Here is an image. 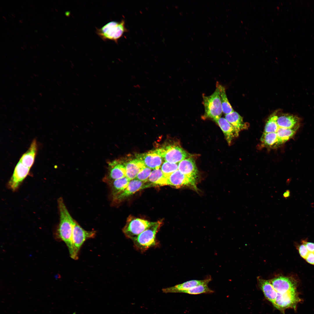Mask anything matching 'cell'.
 <instances>
[{"label":"cell","mask_w":314,"mask_h":314,"mask_svg":"<svg viewBox=\"0 0 314 314\" xmlns=\"http://www.w3.org/2000/svg\"><path fill=\"white\" fill-rule=\"evenodd\" d=\"M259 286L265 298L272 304L274 303L277 295V292L274 288L269 280L258 278Z\"/></svg>","instance_id":"cell-20"},{"label":"cell","mask_w":314,"mask_h":314,"mask_svg":"<svg viewBox=\"0 0 314 314\" xmlns=\"http://www.w3.org/2000/svg\"><path fill=\"white\" fill-rule=\"evenodd\" d=\"M153 222L130 216L127 219L122 231L126 238L131 239L149 227Z\"/></svg>","instance_id":"cell-8"},{"label":"cell","mask_w":314,"mask_h":314,"mask_svg":"<svg viewBox=\"0 0 314 314\" xmlns=\"http://www.w3.org/2000/svg\"><path fill=\"white\" fill-rule=\"evenodd\" d=\"M203 100L205 108L204 117L212 119L214 121L221 117L223 112L220 90L217 84L213 93L209 96H203Z\"/></svg>","instance_id":"cell-4"},{"label":"cell","mask_w":314,"mask_h":314,"mask_svg":"<svg viewBox=\"0 0 314 314\" xmlns=\"http://www.w3.org/2000/svg\"><path fill=\"white\" fill-rule=\"evenodd\" d=\"M58 204L60 215V221L57 230L58 237L65 243L70 257L73 259L72 234L74 219L69 213L62 197L58 199Z\"/></svg>","instance_id":"cell-1"},{"label":"cell","mask_w":314,"mask_h":314,"mask_svg":"<svg viewBox=\"0 0 314 314\" xmlns=\"http://www.w3.org/2000/svg\"><path fill=\"white\" fill-rule=\"evenodd\" d=\"M135 156L141 161L145 166L151 169H159L162 163V158L157 154L154 150L148 152L137 154Z\"/></svg>","instance_id":"cell-14"},{"label":"cell","mask_w":314,"mask_h":314,"mask_svg":"<svg viewBox=\"0 0 314 314\" xmlns=\"http://www.w3.org/2000/svg\"><path fill=\"white\" fill-rule=\"evenodd\" d=\"M151 187L148 182L139 181L136 179L131 180L127 188L122 192L113 198L114 202L118 203L142 189Z\"/></svg>","instance_id":"cell-9"},{"label":"cell","mask_w":314,"mask_h":314,"mask_svg":"<svg viewBox=\"0 0 314 314\" xmlns=\"http://www.w3.org/2000/svg\"><path fill=\"white\" fill-rule=\"evenodd\" d=\"M301 242L306 247L309 252L314 253V243L302 240Z\"/></svg>","instance_id":"cell-33"},{"label":"cell","mask_w":314,"mask_h":314,"mask_svg":"<svg viewBox=\"0 0 314 314\" xmlns=\"http://www.w3.org/2000/svg\"><path fill=\"white\" fill-rule=\"evenodd\" d=\"M305 260L308 263L314 265V253L309 252Z\"/></svg>","instance_id":"cell-34"},{"label":"cell","mask_w":314,"mask_h":314,"mask_svg":"<svg viewBox=\"0 0 314 314\" xmlns=\"http://www.w3.org/2000/svg\"><path fill=\"white\" fill-rule=\"evenodd\" d=\"M261 141L263 144L271 148H275L281 144L276 133L263 132Z\"/></svg>","instance_id":"cell-25"},{"label":"cell","mask_w":314,"mask_h":314,"mask_svg":"<svg viewBox=\"0 0 314 314\" xmlns=\"http://www.w3.org/2000/svg\"><path fill=\"white\" fill-rule=\"evenodd\" d=\"M162 224L161 221L153 222L149 227L138 236L132 238L135 248L143 253L151 248L158 247L159 242L156 236Z\"/></svg>","instance_id":"cell-2"},{"label":"cell","mask_w":314,"mask_h":314,"mask_svg":"<svg viewBox=\"0 0 314 314\" xmlns=\"http://www.w3.org/2000/svg\"><path fill=\"white\" fill-rule=\"evenodd\" d=\"M95 231H87L83 229L75 220L73 222L72 242L74 253V259L77 260L82 245L87 240L95 237Z\"/></svg>","instance_id":"cell-6"},{"label":"cell","mask_w":314,"mask_h":314,"mask_svg":"<svg viewBox=\"0 0 314 314\" xmlns=\"http://www.w3.org/2000/svg\"><path fill=\"white\" fill-rule=\"evenodd\" d=\"M147 181L153 186L167 185V177L161 169L154 170L151 171Z\"/></svg>","instance_id":"cell-24"},{"label":"cell","mask_w":314,"mask_h":314,"mask_svg":"<svg viewBox=\"0 0 314 314\" xmlns=\"http://www.w3.org/2000/svg\"><path fill=\"white\" fill-rule=\"evenodd\" d=\"M130 181L126 176L107 183L110 186L113 198L123 191L128 186Z\"/></svg>","instance_id":"cell-22"},{"label":"cell","mask_w":314,"mask_h":314,"mask_svg":"<svg viewBox=\"0 0 314 314\" xmlns=\"http://www.w3.org/2000/svg\"><path fill=\"white\" fill-rule=\"evenodd\" d=\"M178 170L188 178L196 181L198 170L194 159L186 158L179 163Z\"/></svg>","instance_id":"cell-16"},{"label":"cell","mask_w":314,"mask_h":314,"mask_svg":"<svg viewBox=\"0 0 314 314\" xmlns=\"http://www.w3.org/2000/svg\"><path fill=\"white\" fill-rule=\"evenodd\" d=\"M225 118L239 132L248 128V126L243 122L242 117L235 111L226 115Z\"/></svg>","instance_id":"cell-23"},{"label":"cell","mask_w":314,"mask_h":314,"mask_svg":"<svg viewBox=\"0 0 314 314\" xmlns=\"http://www.w3.org/2000/svg\"><path fill=\"white\" fill-rule=\"evenodd\" d=\"M165 162L177 163L187 158L188 154L181 147L171 144L154 150Z\"/></svg>","instance_id":"cell-7"},{"label":"cell","mask_w":314,"mask_h":314,"mask_svg":"<svg viewBox=\"0 0 314 314\" xmlns=\"http://www.w3.org/2000/svg\"><path fill=\"white\" fill-rule=\"evenodd\" d=\"M216 84L219 88L222 112L226 115L234 111L230 104L226 93L224 88L217 82Z\"/></svg>","instance_id":"cell-26"},{"label":"cell","mask_w":314,"mask_h":314,"mask_svg":"<svg viewBox=\"0 0 314 314\" xmlns=\"http://www.w3.org/2000/svg\"><path fill=\"white\" fill-rule=\"evenodd\" d=\"M116 160L109 162L108 170L104 180L107 183L126 176V169L124 165Z\"/></svg>","instance_id":"cell-15"},{"label":"cell","mask_w":314,"mask_h":314,"mask_svg":"<svg viewBox=\"0 0 314 314\" xmlns=\"http://www.w3.org/2000/svg\"><path fill=\"white\" fill-rule=\"evenodd\" d=\"M214 121L218 125L223 132L228 144H231L233 140L238 136L239 132L225 118L220 117Z\"/></svg>","instance_id":"cell-17"},{"label":"cell","mask_w":314,"mask_h":314,"mask_svg":"<svg viewBox=\"0 0 314 314\" xmlns=\"http://www.w3.org/2000/svg\"><path fill=\"white\" fill-rule=\"evenodd\" d=\"M37 151V144L34 140L28 150L21 156L19 161L24 165L31 168L33 165Z\"/></svg>","instance_id":"cell-21"},{"label":"cell","mask_w":314,"mask_h":314,"mask_svg":"<svg viewBox=\"0 0 314 314\" xmlns=\"http://www.w3.org/2000/svg\"><path fill=\"white\" fill-rule=\"evenodd\" d=\"M297 248L300 256L305 259L309 253L306 246L302 244L298 246Z\"/></svg>","instance_id":"cell-32"},{"label":"cell","mask_w":314,"mask_h":314,"mask_svg":"<svg viewBox=\"0 0 314 314\" xmlns=\"http://www.w3.org/2000/svg\"><path fill=\"white\" fill-rule=\"evenodd\" d=\"M301 301L297 289H295L284 293L277 292L276 297L273 305L284 313L285 310L288 308L295 310L297 304Z\"/></svg>","instance_id":"cell-5"},{"label":"cell","mask_w":314,"mask_h":314,"mask_svg":"<svg viewBox=\"0 0 314 314\" xmlns=\"http://www.w3.org/2000/svg\"><path fill=\"white\" fill-rule=\"evenodd\" d=\"M270 281L277 292L284 293L297 289V283L288 277L280 276L270 280Z\"/></svg>","instance_id":"cell-12"},{"label":"cell","mask_w":314,"mask_h":314,"mask_svg":"<svg viewBox=\"0 0 314 314\" xmlns=\"http://www.w3.org/2000/svg\"><path fill=\"white\" fill-rule=\"evenodd\" d=\"M196 182L185 175L178 170L167 177V185L176 188L187 186L197 190Z\"/></svg>","instance_id":"cell-11"},{"label":"cell","mask_w":314,"mask_h":314,"mask_svg":"<svg viewBox=\"0 0 314 314\" xmlns=\"http://www.w3.org/2000/svg\"><path fill=\"white\" fill-rule=\"evenodd\" d=\"M214 292V290L210 288L207 284L200 285L187 290L183 293L190 295H198L201 294H210Z\"/></svg>","instance_id":"cell-29"},{"label":"cell","mask_w":314,"mask_h":314,"mask_svg":"<svg viewBox=\"0 0 314 314\" xmlns=\"http://www.w3.org/2000/svg\"><path fill=\"white\" fill-rule=\"evenodd\" d=\"M283 196L285 198H288L290 196V191L288 190H286L283 194Z\"/></svg>","instance_id":"cell-35"},{"label":"cell","mask_w":314,"mask_h":314,"mask_svg":"<svg viewBox=\"0 0 314 314\" xmlns=\"http://www.w3.org/2000/svg\"><path fill=\"white\" fill-rule=\"evenodd\" d=\"M126 176L130 181L135 179L138 173L146 166L140 160L135 159L125 163Z\"/></svg>","instance_id":"cell-18"},{"label":"cell","mask_w":314,"mask_h":314,"mask_svg":"<svg viewBox=\"0 0 314 314\" xmlns=\"http://www.w3.org/2000/svg\"><path fill=\"white\" fill-rule=\"evenodd\" d=\"M278 116L274 113L270 116L265 126L264 133H276L279 127L277 123Z\"/></svg>","instance_id":"cell-28"},{"label":"cell","mask_w":314,"mask_h":314,"mask_svg":"<svg viewBox=\"0 0 314 314\" xmlns=\"http://www.w3.org/2000/svg\"><path fill=\"white\" fill-rule=\"evenodd\" d=\"M177 163L164 162L161 167V170L166 177H168L175 171L178 170Z\"/></svg>","instance_id":"cell-30"},{"label":"cell","mask_w":314,"mask_h":314,"mask_svg":"<svg viewBox=\"0 0 314 314\" xmlns=\"http://www.w3.org/2000/svg\"><path fill=\"white\" fill-rule=\"evenodd\" d=\"M300 121L296 115L285 114L278 117L277 122L279 127L292 129L299 128Z\"/></svg>","instance_id":"cell-19"},{"label":"cell","mask_w":314,"mask_h":314,"mask_svg":"<svg viewBox=\"0 0 314 314\" xmlns=\"http://www.w3.org/2000/svg\"><path fill=\"white\" fill-rule=\"evenodd\" d=\"M212 280L211 276L202 280H191L174 286L162 289L163 292L165 293H183V292L197 286L207 284Z\"/></svg>","instance_id":"cell-13"},{"label":"cell","mask_w":314,"mask_h":314,"mask_svg":"<svg viewBox=\"0 0 314 314\" xmlns=\"http://www.w3.org/2000/svg\"><path fill=\"white\" fill-rule=\"evenodd\" d=\"M30 169L19 161L15 167L11 177L8 182L7 185L8 188L13 191H16L27 176Z\"/></svg>","instance_id":"cell-10"},{"label":"cell","mask_w":314,"mask_h":314,"mask_svg":"<svg viewBox=\"0 0 314 314\" xmlns=\"http://www.w3.org/2000/svg\"><path fill=\"white\" fill-rule=\"evenodd\" d=\"M151 172V169L146 167L138 173L135 179L142 181L147 182Z\"/></svg>","instance_id":"cell-31"},{"label":"cell","mask_w":314,"mask_h":314,"mask_svg":"<svg viewBox=\"0 0 314 314\" xmlns=\"http://www.w3.org/2000/svg\"><path fill=\"white\" fill-rule=\"evenodd\" d=\"M298 128L288 129L279 127L276 133L281 144L286 142L292 137Z\"/></svg>","instance_id":"cell-27"},{"label":"cell","mask_w":314,"mask_h":314,"mask_svg":"<svg viewBox=\"0 0 314 314\" xmlns=\"http://www.w3.org/2000/svg\"><path fill=\"white\" fill-rule=\"evenodd\" d=\"M128 31L125 25V21H111L99 28H96V33L103 40H111L117 43L118 40Z\"/></svg>","instance_id":"cell-3"}]
</instances>
